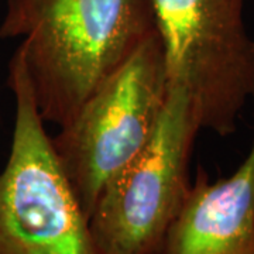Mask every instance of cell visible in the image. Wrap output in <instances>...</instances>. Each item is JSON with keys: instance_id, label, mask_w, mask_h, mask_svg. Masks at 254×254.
Segmentation results:
<instances>
[{"instance_id": "cell-1", "label": "cell", "mask_w": 254, "mask_h": 254, "mask_svg": "<svg viewBox=\"0 0 254 254\" xmlns=\"http://www.w3.org/2000/svg\"><path fill=\"white\" fill-rule=\"evenodd\" d=\"M158 33L153 0H7L0 38H20L37 109L65 126Z\"/></svg>"}, {"instance_id": "cell-2", "label": "cell", "mask_w": 254, "mask_h": 254, "mask_svg": "<svg viewBox=\"0 0 254 254\" xmlns=\"http://www.w3.org/2000/svg\"><path fill=\"white\" fill-rule=\"evenodd\" d=\"M6 85L16 113L0 173V254H103L47 134L18 48Z\"/></svg>"}, {"instance_id": "cell-3", "label": "cell", "mask_w": 254, "mask_h": 254, "mask_svg": "<svg viewBox=\"0 0 254 254\" xmlns=\"http://www.w3.org/2000/svg\"><path fill=\"white\" fill-rule=\"evenodd\" d=\"M168 89L163 43L155 33L51 138L88 219L106 184L151 140Z\"/></svg>"}, {"instance_id": "cell-4", "label": "cell", "mask_w": 254, "mask_h": 254, "mask_svg": "<svg viewBox=\"0 0 254 254\" xmlns=\"http://www.w3.org/2000/svg\"><path fill=\"white\" fill-rule=\"evenodd\" d=\"M170 85L190 99L200 128L220 137L237 130L254 105V38L245 0H153Z\"/></svg>"}, {"instance_id": "cell-5", "label": "cell", "mask_w": 254, "mask_h": 254, "mask_svg": "<svg viewBox=\"0 0 254 254\" xmlns=\"http://www.w3.org/2000/svg\"><path fill=\"white\" fill-rule=\"evenodd\" d=\"M200 125L180 85H170L148 144L110 180L89 218L103 254H163L190 192V154Z\"/></svg>"}, {"instance_id": "cell-6", "label": "cell", "mask_w": 254, "mask_h": 254, "mask_svg": "<svg viewBox=\"0 0 254 254\" xmlns=\"http://www.w3.org/2000/svg\"><path fill=\"white\" fill-rule=\"evenodd\" d=\"M163 254H254V138L230 177L198 167Z\"/></svg>"}]
</instances>
